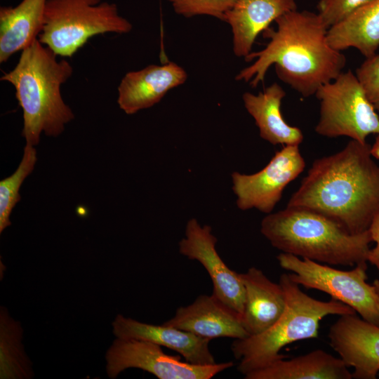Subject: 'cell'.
Instances as JSON below:
<instances>
[{
    "instance_id": "25",
    "label": "cell",
    "mask_w": 379,
    "mask_h": 379,
    "mask_svg": "<svg viewBox=\"0 0 379 379\" xmlns=\"http://www.w3.org/2000/svg\"><path fill=\"white\" fill-rule=\"evenodd\" d=\"M355 74L368 100L379 112V53L366 58Z\"/></svg>"
},
{
    "instance_id": "6",
    "label": "cell",
    "mask_w": 379,
    "mask_h": 379,
    "mask_svg": "<svg viewBox=\"0 0 379 379\" xmlns=\"http://www.w3.org/2000/svg\"><path fill=\"white\" fill-rule=\"evenodd\" d=\"M132 25L115 4L101 0H47L39 41L57 55L72 57L88 40L108 32L126 34Z\"/></svg>"
},
{
    "instance_id": "13",
    "label": "cell",
    "mask_w": 379,
    "mask_h": 379,
    "mask_svg": "<svg viewBox=\"0 0 379 379\" xmlns=\"http://www.w3.org/2000/svg\"><path fill=\"white\" fill-rule=\"evenodd\" d=\"M164 324L209 340L249 336L241 316L213 293L201 295L190 305L178 307L174 316Z\"/></svg>"
},
{
    "instance_id": "24",
    "label": "cell",
    "mask_w": 379,
    "mask_h": 379,
    "mask_svg": "<svg viewBox=\"0 0 379 379\" xmlns=\"http://www.w3.org/2000/svg\"><path fill=\"white\" fill-rule=\"evenodd\" d=\"M373 0H320L318 14L328 28L340 22L358 8Z\"/></svg>"
},
{
    "instance_id": "12",
    "label": "cell",
    "mask_w": 379,
    "mask_h": 379,
    "mask_svg": "<svg viewBox=\"0 0 379 379\" xmlns=\"http://www.w3.org/2000/svg\"><path fill=\"white\" fill-rule=\"evenodd\" d=\"M329 344L348 368L352 378L375 379L379 372V326L357 314H344L330 327Z\"/></svg>"
},
{
    "instance_id": "4",
    "label": "cell",
    "mask_w": 379,
    "mask_h": 379,
    "mask_svg": "<svg viewBox=\"0 0 379 379\" xmlns=\"http://www.w3.org/2000/svg\"><path fill=\"white\" fill-rule=\"evenodd\" d=\"M260 232L282 253L328 265L366 262L373 242L369 230L352 234L321 213L297 207L269 213Z\"/></svg>"
},
{
    "instance_id": "8",
    "label": "cell",
    "mask_w": 379,
    "mask_h": 379,
    "mask_svg": "<svg viewBox=\"0 0 379 379\" xmlns=\"http://www.w3.org/2000/svg\"><path fill=\"white\" fill-rule=\"evenodd\" d=\"M277 259L281 268L292 272L289 277L298 285L328 294L354 310L363 319L379 326V298L373 285L366 283V262L343 271L286 253L279 254Z\"/></svg>"
},
{
    "instance_id": "21",
    "label": "cell",
    "mask_w": 379,
    "mask_h": 379,
    "mask_svg": "<svg viewBox=\"0 0 379 379\" xmlns=\"http://www.w3.org/2000/svg\"><path fill=\"white\" fill-rule=\"evenodd\" d=\"M327 40L339 51L354 48L366 58L375 55L379 48V0L363 5L328 28Z\"/></svg>"
},
{
    "instance_id": "20",
    "label": "cell",
    "mask_w": 379,
    "mask_h": 379,
    "mask_svg": "<svg viewBox=\"0 0 379 379\" xmlns=\"http://www.w3.org/2000/svg\"><path fill=\"white\" fill-rule=\"evenodd\" d=\"M47 0H22L0 8V62L22 51L40 34Z\"/></svg>"
},
{
    "instance_id": "23",
    "label": "cell",
    "mask_w": 379,
    "mask_h": 379,
    "mask_svg": "<svg viewBox=\"0 0 379 379\" xmlns=\"http://www.w3.org/2000/svg\"><path fill=\"white\" fill-rule=\"evenodd\" d=\"M176 13L189 18L208 15L225 21L226 13L236 0H168Z\"/></svg>"
},
{
    "instance_id": "28",
    "label": "cell",
    "mask_w": 379,
    "mask_h": 379,
    "mask_svg": "<svg viewBox=\"0 0 379 379\" xmlns=\"http://www.w3.org/2000/svg\"><path fill=\"white\" fill-rule=\"evenodd\" d=\"M373 286L375 287V291L378 294V296L379 298V279H375L373 281Z\"/></svg>"
},
{
    "instance_id": "18",
    "label": "cell",
    "mask_w": 379,
    "mask_h": 379,
    "mask_svg": "<svg viewBox=\"0 0 379 379\" xmlns=\"http://www.w3.org/2000/svg\"><path fill=\"white\" fill-rule=\"evenodd\" d=\"M285 96L284 90L274 83L258 95L244 93L243 100L263 140L273 145H299L304 139L302 131L287 124L281 114V101Z\"/></svg>"
},
{
    "instance_id": "14",
    "label": "cell",
    "mask_w": 379,
    "mask_h": 379,
    "mask_svg": "<svg viewBox=\"0 0 379 379\" xmlns=\"http://www.w3.org/2000/svg\"><path fill=\"white\" fill-rule=\"evenodd\" d=\"M116 338L147 340L180 354L185 361L195 365L215 364L209 350L211 340L175 327L154 325L118 314L112 323Z\"/></svg>"
},
{
    "instance_id": "10",
    "label": "cell",
    "mask_w": 379,
    "mask_h": 379,
    "mask_svg": "<svg viewBox=\"0 0 379 379\" xmlns=\"http://www.w3.org/2000/svg\"><path fill=\"white\" fill-rule=\"evenodd\" d=\"M305 167L299 145H285L261 171L251 175L233 172L232 190L238 208L243 211L256 208L271 213L285 187L299 176Z\"/></svg>"
},
{
    "instance_id": "22",
    "label": "cell",
    "mask_w": 379,
    "mask_h": 379,
    "mask_svg": "<svg viewBox=\"0 0 379 379\" xmlns=\"http://www.w3.org/2000/svg\"><path fill=\"white\" fill-rule=\"evenodd\" d=\"M36 151L34 146L26 145L22 159L17 170L0 182V233L11 225L10 215L20 200V187L31 173L36 162Z\"/></svg>"
},
{
    "instance_id": "27",
    "label": "cell",
    "mask_w": 379,
    "mask_h": 379,
    "mask_svg": "<svg viewBox=\"0 0 379 379\" xmlns=\"http://www.w3.org/2000/svg\"><path fill=\"white\" fill-rule=\"evenodd\" d=\"M371 153L373 158L379 160V134L376 135L374 143L371 146Z\"/></svg>"
},
{
    "instance_id": "16",
    "label": "cell",
    "mask_w": 379,
    "mask_h": 379,
    "mask_svg": "<svg viewBox=\"0 0 379 379\" xmlns=\"http://www.w3.org/2000/svg\"><path fill=\"white\" fill-rule=\"evenodd\" d=\"M245 289L241 321L249 335L260 334L281 316L286 298L281 286L271 281L256 267L239 274Z\"/></svg>"
},
{
    "instance_id": "11",
    "label": "cell",
    "mask_w": 379,
    "mask_h": 379,
    "mask_svg": "<svg viewBox=\"0 0 379 379\" xmlns=\"http://www.w3.org/2000/svg\"><path fill=\"white\" fill-rule=\"evenodd\" d=\"M217 238L209 225H200L195 218L186 225L185 237L179 242V252L199 262L208 272L213 286V294L242 316L245 289L240 274L231 270L218 253Z\"/></svg>"
},
{
    "instance_id": "15",
    "label": "cell",
    "mask_w": 379,
    "mask_h": 379,
    "mask_svg": "<svg viewBox=\"0 0 379 379\" xmlns=\"http://www.w3.org/2000/svg\"><path fill=\"white\" fill-rule=\"evenodd\" d=\"M187 78L186 72L173 62L129 72L118 87L117 102L126 114H135L159 102L168 91L185 83Z\"/></svg>"
},
{
    "instance_id": "9",
    "label": "cell",
    "mask_w": 379,
    "mask_h": 379,
    "mask_svg": "<svg viewBox=\"0 0 379 379\" xmlns=\"http://www.w3.org/2000/svg\"><path fill=\"white\" fill-rule=\"evenodd\" d=\"M105 359L107 375L112 379L129 368L147 371L159 379H211L234 365L232 361L195 365L180 361L178 356L166 354L154 343L119 338L107 350Z\"/></svg>"
},
{
    "instance_id": "26",
    "label": "cell",
    "mask_w": 379,
    "mask_h": 379,
    "mask_svg": "<svg viewBox=\"0 0 379 379\" xmlns=\"http://www.w3.org/2000/svg\"><path fill=\"white\" fill-rule=\"evenodd\" d=\"M368 230L375 246L371 248L368 261L377 268L379 273V211L373 219Z\"/></svg>"
},
{
    "instance_id": "5",
    "label": "cell",
    "mask_w": 379,
    "mask_h": 379,
    "mask_svg": "<svg viewBox=\"0 0 379 379\" xmlns=\"http://www.w3.org/2000/svg\"><path fill=\"white\" fill-rule=\"evenodd\" d=\"M279 283L286 298L281 316L264 332L235 339L231 345L234 357L239 360L237 369L244 375L286 358L280 351L287 345L317 338L319 323L324 317L357 314L354 310L337 300L321 301L308 295L288 274H282Z\"/></svg>"
},
{
    "instance_id": "17",
    "label": "cell",
    "mask_w": 379,
    "mask_h": 379,
    "mask_svg": "<svg viewBox=\"0 0 379 379\" xmlns=\"http://www.w3.org/2000/svg\"><path fill=\"white\" fill-rule=\"evenodd\" d=\"M297 10L295 0H236L225 15L233 34V51L246 57L258 34L282 15Z\"/></svg>"
},
{
    "instance_id": "1",
    "label": "cell",
    "mask_w": 379,
    "mask_h": 379,
    "mask_svg": "<svg viewBox=\"0 0 379 379\" xmlns=\"http://www.w3.org/2000/svg\"><path fill=\"white\" fill-rule=\"evenodd\" d=\"M287 206L321 213L352 234L368 230L379 211V166L371 146L350 140L314 160Z\"/></svg>"
},
{
    "instance_id": "3",
    "label": "cell",
    "mask_w": 379,
    "mask_h": 379,
    "mask_svg": "<svg viewBox=\"0 0 379 379\" xmlns=\"http://www.w3.org/2000/svg\"><path fill=\"white\" fill-rule=\"evenodd\" d=\"M35 39L21 51L15 67L1 81L11 83L23 112L22 136L26 145L39 144L44 132L58 136L74 115L61 95L60 88L73 73L71 64Z\"/></svg>"
},
{
    "instance_id": "19",
    "label": "cell",
    "mask_w": 379,
    "mask_h": 379,
    "mask_svg": "<svg viewBox=\"0 0 379 379\" xmlns=\"http://www.w3.org/2000/svg\"><path fill=\"white\" fill-rule=\"evenodd\" d=\"M280 359L244 375L246 379H352L340 358L315 350L291 359Z\"/></svg>"
},
{
    "instance_id": "2",
    "label": "cell",
    "mask_w": 379,
    "mask_h": 379,
    "mask_svg": "<svg viewBox=\"0 0 379 379\" xmlns=\"http://www.w3.org/2000/svg\"><path fill=\"white\" fill-rule=\"evenodd\" d=\"M275 22L276 30L268 27L262 32L270 42L262 51L244 58L255 62L241 70L236 80L250 81L255 88L274 65L280 80L307 98L343 72L346 58L329 45L328 28L317 13L297 9L282 15Z\"/></svg>"
},
{
    "instance_id": "7",
    "label": "cell",
    "mask_w": 379,
    "mask_h": 379,
    "mask_svg": "<svg viewBox=\"0 0 379 379\" xmlns=\"http://www.w3.org/2000/svg\"><path fill=\"white\" fill-rule=\"evenodd\" d=\"M315 95L320 102L317 134L362 143L369 135L379 134V116L351 70L322 85Z\"/></svg>"
}]
</instances>
